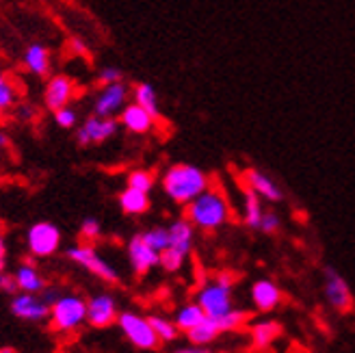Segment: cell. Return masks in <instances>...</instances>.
I'll return each instance as SVG.
<instances>
[{"label": "cell", "mask_w": 355, "mask_h": 353, "mask_svg": "<svg viewBox=\"0 0 355 353\" xmlns=\"http://www.w3.org/2000/svg\"><path fill=\"white\" fill-rule=\"evenodd\" d=\"M161 187L165 196L178 204V206H187L195 198H200L202 193L210 187V178L204 169L191 163H175L165 169Z\"/></svg>", "instance_id": "obj_1"}, {"label": "cell", "mask_w": 355, "mask_h": 353, "mask_svg": "<svg viewBox=\"0 0 355 353\" xmlns=\"http://www.w3.org/2000/svg\"><path fill=\"white\" fill-rule=\"evenodd\" d=\"M184 217L193 223L195 230L217 232L232 219V208H230V202L221 189L208 187L200 198L184 206Z\"/></svg>", "instance_id": "obj_2"}, {"label": "cell", "mask_w": 355, "mask_h": 353, "mask_svg": "<svg viewBox=\"0 0 355 353\" xmlns=\"http://www.w3.org/2000/svg\"><path fill=\"white\" fill-rule=\"evenodd\" d=\"M50 327L59 334H74L87 323V299L78 295H59L55 304H50Z\"/></svg>", "instance_id": "obj_3"}, {"label": "cell", "mask_w": 355, "mask_h": 353, "mask_svg": "<svg viewBox=\"0 0 355 353\" xmlns=\"http://www.w3.org/2000/svg\"><path fill=\"white\" fill-rule=\"evenodd\" d=\"M67 258L76 262L78 267H83L85 271H89L92 275L100 277L106 284H117L119 282V273L117 269L109 260H104L98 250L92 245V243H83V245H74L67 250Z\"/></svg>", "instance_id": "obj_4"}, {"label": "cell", "mask_w": 355, "mask_h": 353, "mask_svg": "<svg viewBox=\"0 0 355 353\" xmlns=\"http://www.w3.org/2000/svg\"><path fill=\"white\" fill-rule=\"evenodd\" d=\"M117 325L123 336L128 338V343L141 351H154V349H158V345H161L148 316H141L137 312H119Z\"/></svg>", "instance_id": "obj_5"}, {"label": "cell", "mask_w": 355, "mask_h": 353, "mask_svg": "<svg viewBox=\"0 0 355 353\" xmlns=\"http://www.w3.org/2000/svg\"><path fill=\"white\" fill-rule=\"evenodd\" d=\"M195 304H198L208 319H219V316L227 314L234 308V297L232 289L217 284L215 279L206 282V284L195 295Z\"/></svg>", "instance_id": "obj_6"}, {"label": "cell", "mask_w": 355, "mask_h": 353, "mask_svg": "<svg viewBox=\"0 0 355 353\" xmlns=\"http://www.w3.org/2000/svg\"><path fill=\"white\" fill-rule=\"evenodd\" d=\"M26 247L33 258H48L59 252L61 247V230L50 221H37L28 227Z\"/></svg>", "instance_id": "obj_7"}, {"label": "cell", "mask_w": 355, "mask_h": 353, "mask_svg": "<svg viewBox=\"0 0 355 353\" xmlns=\"http://www.w3.org/2000/svg\"><path fill=\"white\" fill-rule=\"evenodd\" d=\"M119 132V119L117 117H98L89 115L83 123L76 126V144L83 148L106 144Z\"/></svg>", "instance_id": "obj_8"}, {"label": "cell", "mask_w": 355, "mask_h": 353, "mask_svg": "<svg viewBox=\"0 0 355 353\" xmlns=\"http://www.w3.org/2000/svg\"><path fill=\"white\" fill-rule=\"evenodd\" d=\"M323 284H325V289H323L325 299L331 310L340 312V314H349L355 308V297L349 289V282L334 267H325Z\"/></svg>", "instance_id": "obj_9"}, {"label": "cell", "mask_w": 355, "mask_h": 353, "mask_svg": "<svg viewBox=\"0 0 355 353\" xmlns=\"http://www.w3.org/2000/svg\"><path fill=\"white\" fill-rule=\"evenodd\" d=\"M128 102H130V87L126 85V80L100 87V92L94 98V115L117 117Z\"/></svg>", "instance_id": "obj_10"}, {"label": "cell", "mask_w": 355, "mask_h": 353, "mask_svg": "<svg viewBox=\"0 0 355 353\" xmlns=\"http://www.w3.org/2000/svg\"><path fill=\"white\" fill-rule=\"evenodd\" d=\"M76 96V83L67 74H50L44 87V107L48 111H59L69 107Z\"/></svg>", "instance_id": "obj_11"}, {"label": "cell", "mask_w": 355, "mask_h": 353, "mask_svg": "<svg viewBox=\"0 0 355 353\" xmlns=\"http://www.w3.org/2000/svg\"><path fill=\"white\" fill-rule=\"evenodd\" d=\"M11 312L20 321L42 323V321H48V316H50V304H46V299L42 295L17 293L11 299Z\"/></svg>", "instance_id": "obj_12"}, {"label": "cell", "mask_w": 355, "mask_h": 353, "mask_svg": "<svg viewBox=\"0 0 355 353\" xmlns=\"http://www.w3.org/2000/svg\"><path fill=\"white\" fill-rule=\"evenodd\" d=\"M117 302L109 293H98L87 302V323L92 327H109L117 323Z\"/></svg>", "instance_id": "obj_13"}, {"label": "cell", "mask_w": 355, "mask_h": 353, "mask_svg": "<svg viewBox=\"0 0 355 353\" xmlns=\"http://www.w3.org/2000/svg\"><path fill=\"white\" fill-rule=\"evenodd\" d=\"M128 260H130V267L137 275H146L150 273L154 267H158V260H161V254L154 252L152 247L141 239V234L132 236L128 241Z\"/></svg>", "instance_id": "obj_14"}, {"label": "cell", "mask_w": 355, "mask_h": 353, "mask_svg": "<svg viewBox=\"0 0 355 353\" xmlns=\"http://www.w3.org/2000/svg\"><path fill=\"white\" fill-rule=\"evenodd\" d=\"M250 295H252V304L258 312H273L284 302L282 289L277 286V282H273L269 277L256 279Z\"/></svg>", "instance_id": "obj_15"}, {"label": "cell", "mask_w": 355, "mask_h": 353, "mask_svg": "<svg viewBox=\"0 0 355 353\" xmlns=\"http://www.w3.org/2000/svg\"><path fill=\"white\" fill-rule=\"evenodd\" d=\"M243 182H245V189H252L260 200L273 202V204L284 200V191L277 187V182L258 169H247L243 173Z\"/></svg>", "instance_id": "obj_16"}, {"label": "cell", "mask_w": 355, "mask_h": 353, "mask_svg": "<svg viewBox=\"0 0 355 353\" xmlns=\"http://www.w3.org/2000/svg\"><path fill=\"white\" fill-rule=\"evenodd\" d=\"M117 119H119V126H123L132 135H148L156 126V119L135 102H128L126 107H123V111L117 115Z\"/></svg>", "instance_id": "obj_17"}, {"label": "cell", "mask_w": 355, "mask_h": 353, "mask_svg": "<svg viewBox=\"0 0 355 353\" xmlns=\"http://www.w3.org/2000/svg\"><path fill=\"white\" fill-rule=\"evenodd\" d=\"M22 65L26 67V72L37 76V78H48L52 72V52L44 44H31L26 46L22 55Z\"/></svg>", "instance_id": "obj_18"}, {"label": "cell", "mask_w": 355, "mask_h": 353, "mask_svg": "<svg viewBox=\"0 0 355 353\" xmlns=\"http://www.w3.org/2000/svg\"><path fill=\"white\" fill-rule=\"evenodd\" d=\"M169 230V250L189 256L193 252V243H195V227L193 223L182 217V219H175L167 225Z\"/></svg>", "instance_id": "obj_19"}, {"label": "cell", "mask_w": 355, "mask_h": 353, "mask_svg": "<svg viewBox=\"0 0 355 353\" xmlns=\"http://www.w3.org/2000/svg\"><path fill=\"white\" fill-rule=\"evenodd\" d=\"M13 275H15V282H17V289H20V293L42 295V293L48 289L44 275H42V273L37 271V267L33 264V256H31L26 262H22Z\"/></svg>", "instance_id": "obj_20"}, {"label": "cell", "mask_w": 355, "mask_h": 353, "mask_svg": "<svg viewBox=\"0 0 355 353\" xmlns=\"http://www.w3.org/2000/svg\"><path fill=\"white\" fill-rule=\"evenodd\" d=\"M130 102L139 104L141 109H146L156 121L161 119V102H158V94L154 89V85L150 83H137L130 89Z\"/></svg>", "instance_id": "obj_21"}, {"label": "cell", "mask_w": 355, "mask_h": 353, "mask_svg": "<svg viewBox=\"0 0 355 353\" xmlns=\"http://www.w3.org/2000/svg\"><path fill=\"white\" fill-rule=\"evenodd\" d=\"M282 323L279 321H256L252 323L250 327V336H252V343L256 349H266L271 347L277 338H282Z\"/></svg>", "instance_id": "obj_22"}, {"label": "cell", "mask_w": 355, "mask_h": 353, "mask_svg": "<svg viewBox=\"0 0 355 353\" xmlns=\"http://www.w3.org/2000/svg\"><path fill=\"white\" fill-rule=\"evenodd\" d=\"M117 202H119V208L126 215H144L150 210V193L126 187L119 193Z\"/></svg>", "instance_id": "obj_23"}, {"label": "cell", "mask_w": 355, "mask_h": 353, "mask_svg": "<svg viewBox=\"0 0 355 353\" xmlns=\"http://www.w3.org/2000/svg\"><path fill=\"white\" fill-rule=\"evenodd\" d=\"M262 215H264L262 200L252 189H245L243 191V223L250 227V230H258Z\"/></svg>", "instance_id": "obj_24"}, {"label": "cell", "mask_w": 355, "mask_h": 353, "mask_svg": "<svg viewBox=\"0 0 355 353\" xmlns=\"http://www.w3.org/2000/svg\"><path fill=\"white\" fill-rule=\"evenodd\" d=\"M17 102H20V87H17L13 76L0 69V115L11 113Z\"/></svg>", "instance_id": "obj_25"}, {"label": "cell", "mask_w": 355, "mask_h": 353, "mask_svg": "<svg viewBox=\"0 0 355 353\" xmlns=\"http://www.w3.org/2000/svg\"><path fill=\"white\" fill-rule=\"evenodd\" d=\"M219 327H217V323H215V319H206L198 325V327H193L191 332H187V338H189V343L191 345H198V347H208V345H212L217 338H219Z\"/></svg>", "instance_id": "obj_26"}, {"label": "cell", "mask_w": 355, "mask_h": 353, "mask_svg": "<svg viewBox=\"0 0 355 353\" xmlns=\"http://www.w3.org/2000/svg\"><path fill=\"white\" fill-rule=\"evenodd\" d=\"M204 319H206L204 310L193 302V304H187V306H182L180 310L175 312L173 323L178 325V329L187 334V332H191L193 327H198Z\"/></svg>", "instance_id": "obj_27"}, {"label": "cell", "mask_w": 355, "mask_h": 353, "mask_svg": "<svg viewBox=\"0 0 355 353\" xmlns=\"http://www.w3.org/2000/svg\"><path fill=\"white\" fill-rule=\"evenodd\" d=\"M150 323H152V329L156 334V338L161 343H173L178 336H180V329L173 323V319H167V316H161V314H154V316H148Z\"/></svg>", "instance_id": "obj_28"}, {"label": "cell", "mask_w": 355, "mask_h": 353, "mask_svg": "<svg viewBox=\"0 0 355 353\" xmlns=\"http://www.w3.org/2000/svg\"><path fill=\"white\" fill-rule=\"evenodd\" d=\"M250 312L247 310H243V308H232L227 314H223V316H219V319H215V323H217V327H219V332L223 334V332H236V329H241L247 321H250Z\"/></svg>", "instance_id": "obj_29"}, {"label": "cell", "mask_w": 355, "mask_h": 353, "mask_svg": "<svg viewBox=\"0 0 355 353\" xmlns=\"http://www.w3.org/2000/svg\"><path fill=\"white\" fill-rule=\"evenodd\" d=\"M141 239H144L154 252H165L167 247H169V230L165 225H154L150 227V230H146L144 234H141Z\"/></svg>", "instance_id": "obj_30"}, {"label": "cell", "mask_w": 355, "mask_h": 353, "mask_svg": "<svg viewBox=\"0 0 355 353\" xmlns=\"http://www.w3.org/2000/svg\"><path fill=\"white\" fill-rule=\"evenodd\" d=\"M154 184H156V178H154V173L148 171V169H132L126 175V187L137 189V191L150 193L154 189Z\"/></svg>", "instance_id": "obj_31"}, {"label": "cell", "mask_w": 355, "mask_h": 353, "mask_svg": "<svg viewBox=\"0 0 355 353\" xmlns=\"http://www.w3.org/2000/svg\"><path fill=\"white\" fill-rule=\"evenodd\" d=\"M55 123L63 130H72L78 126V111L69 104V107H63L59 111H55Z\"/></svg>", "instance_id": "obj_32"}, {"label": "cell", "mask_w": 355, "mask_h": 353, "mask_svg": "<svg viewBox=\"0 0 355 353\" xmlns=\"http://www.w3.org/2000/svg\"><path fill=\"white\" fill-rule=\"evenodd\" d=\"M184 260H187V256L178 254V252H173L167 247L165 252H161V260H158V264H161L167 273H175V271H180L184 267Z\"/></svg>", "instance_id": "obj_33"}, {"label": "cell", "mask_w": 355, "mask_h": 353, "mask_svg": "<svg viewBox=\"0 0 355 353\" xmlns=\"http://www.w3.org/2000/svg\"><path fill=\"white\" fill-rule=\"evenodd\" d=\"M78 234H80V239L85 243H92L94 245V241H98L102 236V225H100V221L96 217H87L80 223V232Z\"/></svg>", "instance_id": "obj_34"}, {"label": "cell", "mask_w": 355, "mask_h": 353, "mask_svg": "<svg viewBox=\"0 0 355 353\" xmlns=\"http://www.w3.org/2000/svg\"><path fill=\"white\" fill-rule=\"evenodd\" d=\"M115 83H123V72L115 65H106L102 69H98L96 74V85L98 87H106V85H115Z\"/></svg>", "instance_id": "obj_35"}, {"label": "cell", "mask_w": 355, "mask_h": 353, "mask_svg": "<svg viewBox=\"0 0 355 353\" xmlns=\"http://www.w3.org/2000/svg\"><path fill=\"white\" fill-rule=\"evenodd\" d=\"M258 230L262 234H277L282 230V217L277 213H273V210H269V213H264L262 219H260V225Z\"/></svg>", "instance_id": "obj_36"}, {"label": "cell", "mask_w": 355, "mask_h": 353, "mask_svg": "<svg viewBox=\"0 0 355 353\" xmlns=\"http://www.w3.org/2000/svg\"><path fill=\"white\" fill-rule=\"evenodd\" d=\"M17 119L20 121H26V123H31V121H35L40 117V111H37V107L35 104H31V102H24V100H20L15 104V109L11 111Z\"/></svg>", "instance_id": "obj_37"}, {"label": "cell", "mask_w": 355, "mask_h": 353, "mask_svg": "<svg viewBox=\"0 0 355 353\" xmlns=\"http://www.w3.org/2000/svg\"><path fill=\"white\" fill-rule=\"evenodd\" d=\"M67 50L72 52L74 57H80V59H92V50H89L87 42H83L80 37H69L67 40Z\"/></svg>", "instance_id": "obj_38"}, {"label": "cell", "mask_w": 355, "mask_h": 353, "mask_svg": "<svg viewBox=\"0 0 355 353\" xmlns=\"http://www.w3.org/2000/svg\"><path fill=\"white\" fill-rule=\"evenodd\" d=\"M0 291L7 293V295H17V293H20V289H17V282H15V275H13V273H7V271L0 273Z\"/></svg>", "instance_id": "obj_39"}, {"label": "cell", "mask_w": 355, "mask_h": 353, "mask_svg": "<svg viewBox=\"0 0 355 353\" xmlns=\"http://www.w3.org/2000/svg\"><path fill=\"white\" fill-rule=\"evenodd\" d=\"M217 282V284H221V286H227V289H232L236 282H239V275L234 273V271H230V269H223V271H219L215 277H212Z\"/></svg>", "instance_id": "obj_40"}, {"label": "cell", "mask_w": 355, "mask_h": 353, "mask_svg": "<svg viewBox=\"0 0 355 353\" xmlns=\"http://www.w3.org/2000/svg\"><path fill=\"white\" fill-rule=\"evenodd\" d=\"M7 269V241L0 234V273Z\"/></svg>", "instance_id": "obj_41"}, {"label": "cell", "mask_w": 355, "mask_h": 353, "mask_svg": "<svg viewBox=\"0 0 355 353\" xmlns=\"http://www.w3.org/2000/svg\"><path fill=\"white\" fill-rule=\"evenodd\" d=\"M173 353H212L208 347H198V345H187V347H180L175 349Z\"/></svg>", "instance_id": "obj_42"}, {"label": "cell", "mask_w": 355, "mask_h": 353, "mask_svg": "<svg viewBox=\"0 0 355 353\" xmlns=\"http://www.w3.org/2000/svg\"><path fill=\"white\" fill-rule=\"evenodd\" d=\"M9 148V135L5 130H0V150H7Z\"/></svg>", "instance_id": "obj_43"}, {"label": "cell", "mask_w": 355, "mask_h": 353, "mask_svg": "<svg viewBox=\"0 0 355 353\" xmlns=\"http://www.w3.org/2000/svg\"><path fill=\"white\" fill-rule=\"evenodd\" d=\"M0 353H17V351H13V349H9V347H0Z\"/></svg>", "instance_id": "obj_44"}]
</instances>
